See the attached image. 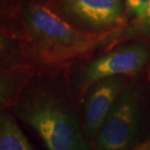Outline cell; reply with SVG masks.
Returning a JSON list of instances; mask_svg holds the SVG:
<instances>
[{"instance_id":"cell-3","label":"cell","mask_w":150,"mask_h":150,"mask_svg":"<svg viewBox=\"0 0 150 150\" xmlns=\"http://www.w3.org/2000/svg\"><path fill=\"white\" fill-rule=\"evenodd\" d=\"M140 119V92L127 82L96 139V150H128L137 139Z\"/></svg>"},{"instance_id":"cell-6","label":"cell","mask_w":150,"mask_h":150,"mask_svg":"<svg viewBox=\"0 0 150 150\" xmlns=\"http://www.w3.org/2000/svg\"><path fill=\"white\" fill-rule=\"evenodd\" d=\"M125 76L101 79L90 87L84 96L83 133L90 140H96L104 120L124 90Z\"/></svg>"},{"instance_id":"cell-10","label":"cell","mask_w":150,"mask_h":150,"mask_svg":"<svg viewBox=\"0 0 150 150\" xmlns=\"http://www.w3.org/2000/svg\"><path fill=\"white\" fill-rule=\"evenodd\" d=\"M127 17L131 20L139 19L147 11L150 0H124Z\"/></svg>"},{"instance_id":"cell-5","label":"cell","mask_w":150,"mask_h":150,"mask_svg":"<svg viewBox=\"0 0 150 150\" xmlns=\"http://www.w3.org/2000/svg\"><path fill=\"white\" fill-rule=\"evenodd\" d=\"M68 19L86 31L104 33L125 28L124 0H58Z\"/></svg>"},{"instance_id":"cell-2","label":"cell","mask_w":150,"mask_h":150,"mask_svg":"<svg viewBox=\"0 0 150 150\" xmlns=\"http://www.w3.org/2000/svg\"><path fill=\"white\" fill-rule=\"evenodd\" d=\"M17 113L36 131L48 150H91L73 109L49 89L32 86L23 90Z\"/></svg>"},{"instance_id":"cell-9","label":"cell","mask_w":150,"mask_h":150,"mask_svg":"<svg viewBox=\"0 0 150 150\" xmlns=\"http://www.w3.org/2000/svg\"><path fill=\"white\" fill-rule=\"evenodd\" d=\"M137 36L150 38V5L142 17L132 20L131 23L125 28L121 38L123 40H128Z\"/></svg>"},{"instance_id":"cell-11","label":"cell","mask_w":150,"mask_h":150,"mask_svg":"<svg viewBox=\"0 0 150 150\" xmlns=\"http://www.w3.org/2000/svg\"><path fill=\"white\" fill-rule=\"evenodd\" d=\"M137 150H150V142H147V143H145V144L140 145L139 147L137 148Z\"/></svg>"},{"instance_id":"cell-4","label":"cell","mask_w":150,"mask_h":150,"mask_svg":"<svg viewBox=\"0 0 150 150\" xmlns=\"http://www.w3.org/2000/svg\"><path fill=\"white\" fill-rule=\"evenodd\" d=\"M150 59V48L143 42L122 44L90 59L81 67L77 88L82 98L93 84L112 76H131L139 73Z\"/></svg>"},{"instance_id":"cell-7","label":"cell","mask_w":150,"mask_h":150,"mask_svg":"<svg viewBox=\"0 0 150 150\" xmlns=\"http://www.w3.org/2000/svg\"><path fill=\"white\" fill-rule=\"evenodd\" d=\"M31 74L32 69L26 64H11L9 67L2 68L0 80V103L2 109L19 100Z\"/></svg>"},{"instance_id":"cell-8","label":"cell","mask_w":150,"mask_h":150,"mask_svg":"<svg viewBox=\"0 0 150 150\" xmlns=\"http://www.w3.org/2000/svg\"><path fill=\"white\" fill-rule=\"evenodd\" d=\"M0 150H33L16 120L6 112L0 116Z\"/></svg>"},{"instance_id":"cell-1","label":"cell","mask_w":150,"mask_h":150,"mask_svg":"<svg viewBox=\"0 0 150 150\" xmlns=\"http://www.w3.org/2000/svg\"><path fill=\"white\" fill-rule=\"evenodd\" d=\"M22 19L30 57L34 62L44 67H59L88 56L121 39L125 29L104 33L81 31L48 6L37 1L23 4Z\"/></svg>"}]
</instances>
